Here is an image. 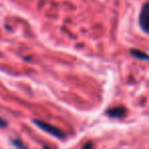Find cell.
<instances>
[{"label":"cell","mask_w":149,"mask_h":149,"mask_svg":"<svg viewBox=\"0 0 149 149\" xmlns=\"http://www.w3.org/2000/svg\"><path fill=\"white\" fill-rule=\"evenodd\" d=\"M139 25L145 33L149 34V1L144 3L139 15Z\"/></svg>","instance_id":"2"},{"label":"cell","mask_w":149,"mask_h":149,"mask_svg":"<svg viewBox=\"0 0 149 149\" xmlns=\"http://www.w3.org/2000/svg\"><path fill=\"white\" fill-rule=\"evenodd\" d=\"M34 123H35L36 126H38L40 129H42L43 131L47 132L48 134L52 135V136L56 137V138L62 139V138H64V136H65L64 133L62 132L60 129L56 128V127L52 126V125L48 124V123H45V122H43V120H35Z\"/></svg>","instance_id":"1"},{"label":"cell","mask_w":149,"mask_h":149,"mask_svg":"<svg viewBox=\"0 0 149 149\" xmlns=\"http://www.w3.org/2000/svg\"><path fill=\"white\" fill-rule=\"evenodd\" d=\"M126 113H127V109L124 107V106L112 107L107 111V114L110 116V118H123V116H126Z\"/></svg>","instance_id":"3"},{"label":"cell","mask_w":149,"mask_h":149,"mask_svg":"<svg viewBox=\"0 0 149 149\" xmlns=\"http://www.w3.org/2000/svg\"><path fill=\"white\" fill-rule=\"evenodd\" d=\"M6 126H7L6 120H4L3 118H0V128H5Z\"/></svg>","instance_id":"5"},{"label":"cell","mask_w":149,"mask_h":149,"mask_svg":"<svg viewBox=\"0 0 149 149\" xmlns=\"http://www.w3.org/2000/svg\"><path fill=\"white\" fill-rule=\"evenodd\" d=\"M19 141H17V140H15V141H13V144H15V146L19 147V148H21V149H25L26 147L24 146V145H22L21 143H19Z\"/></svg>","instance_id":"6"},{"label":"cell","mask_w":149,"mask_h":149,"mask_svg":"<svg viewBox=\"0 0 149 149\" xmlns=\"http://www.w3.org/2000/svg\"><path fill=\"white\" fill-rule=\"evenodd\" d=\"M131 54L135 56V57L139 58V59H142V60H149V55H147L145 52L140 51V50H136V49H133L131 50Z\"/></svg>","instance_id":"4"},{"label":"cell","mask_w":149,"mask_h":149,"mask_svg":"<svg viewBox=\"0 0 149 149\" xmlns=\"http://www.w3.org/2000/svg\"><path fill=\"white\" fill-rule=\"evenodd\" d=\"M92 148H93V145H92V143H87V144L83 147V149H92Z\"/></svg>","instance_id":"7"}]
</instances>
